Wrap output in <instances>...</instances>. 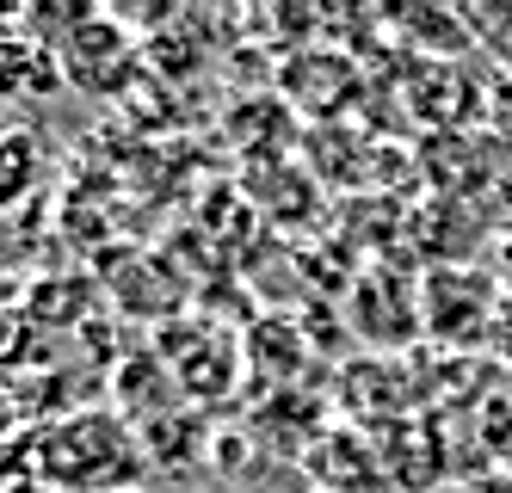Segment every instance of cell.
<instances>
[{"instance_id": "6da1fadb", "label": "cell", "mask_w": 512, "mask_h": 493, "mask_svg": "<svg viewBox=\"0 0 512 493\" xmlns=\"http://www.w3.org/2000/svg\"><path fill=\"white\" fill-rule=\"evenodd\" d=\"M31 179H38V142L19 130H0V204L25 198Z\"/></svg>"}]
</instances>
